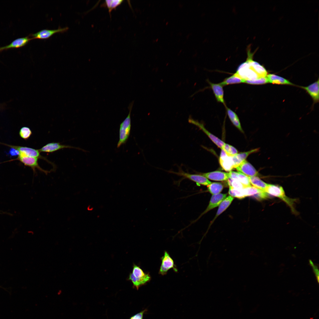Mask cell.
Returning <instances> with one entry per match:
<instances>
[{"instance_id":"cell-1","label":"cell","mask_w":319,"mask_h":319,"mask_svg":"<svg viewBox=\"0 0 319 319\" xmlns=\"http://www.w3.org/2000/svg\"><path fill=\"white\" fill-rule=\"evenodd\" d=\"M250 45L247 48L246 61L238 66L235 73L240 78L246 80H253L266 77L268 72L265 68L253 60L255 51H251Z\"/></svg>"},{"instance_id":"cell-2","label":"cell","mask_w":319,"mask_h":319,"mask_svg":"<svg viewBox=\"0 0 319 319\" xmlns=\"http://www.w3.org/2000/svg\"><path fill=\"white\" fill-rule=\"evenodd\" d=\"M151 279L149 273L145 272L140 267L134 264L132 273L129 275L128 280L131 281L133 287L138 290L141 286L149 282Z\"/></svg>"},{"instance_id":"cell-3","label":"cell","mask_w":319,"mask_h":319,"mask_svg":"<svg viewBox=\"0 0 319 319\" xmlns=\"http://www.w3.org/2000/svg\"><path fill=\"white\" fill-rule=\"evenodd\" d=\"M265 191L270 195L277 197L284 201L291 208V211L296 214L294 206L295 199L290 198L286 196L283 188L278 185L268 184Z\"/></svg>"},{"instance_id":"cell-4","label":"cell","mask_w":319,"mask_h":319,"mask_svg":"<svg viewBox=\"0 0 319 319\" xmlns=\"http://www.w3.org/2000/svg\"><path fill=\"white\" fill-rule=\"evenodd\" d=\"M133 102L129 106V112L127 117L121 123L119 130V140L117 144V147L119 148L125 144L128 139L130 132L131 123V112Z\"/></svg>"},{"instance_id":"cell-5","label":"cell","mask_w":319,"mask_h":319,"mask_svg":"<svg viewBox=\"0 0 319 319\" xmlns=\"http://www.w3.org/2000/svg\"><path fill=\"white\" fill-rule=\"evenodd\" d=\"M160 259L161 263L159 271V274L162 276L165 275L171 269H172L175 272H178L174 261L167 251H164L163 255Z\"/></svg>"},{"instance_id":"cell-6","label":"cell","mask_w":319,"mask_h":319,"mask_svg":"<svg viewBox=\"0 0 319 319\" xmlns=\"http://www.w3.org/2000/svg\"><path fill=\"white\" fill-rule=\"evenodd\" d=\"M168 172L188 179L198 185L207 186L211 183L207 178L201 175L190 174L184 172L180 168L178 172L172 171H168Z\"/></svg>"},{"instance_id":"cell-7","label":"cell","mask_w":319,"mask_h":319,"mask_svg":"<svg viewBox=\"0 0 319 319\" xmlns=\"http://www.w3.org/2000/svg\"><path fill=\"white\" fill-rule=\"evenodd\" d=\"M14 160H18L23 164L25 165L31 167L34 173H36V169L44 172L46 174H47L50 172V171L43 169L40 166L38 163V158L26 156L20 153L17 159L11 160V161Z\"/></svg>"},{"instance_id":"cell-8","label":"cell","mask_w":319,"mask_h":319,"mask_svg":"<svg viewBox=\"0 0 319 319\" xmlns=\"http://www.w3.org/2000/svg\"><path fill=\"white\" fill-rule=\"evenodd\" d=\"M11 148H14L19 151L20 153L23 155L38 159L44 160L50 163L53 164L45 157H43L40 154V152L39 149H36L26 147L10 145L8 144L1 143Z\"/></svg>"},{"instance_id":"cell-9","label":"cell","mask_w":319,"mask_h":319,"mask_svg":"<svg viewBox=\"0 0 319 319\" xmlns=\"http://www.w3.org/2000/svg\"><path fill=\"white\" fill-rule=\"evenodd\" d=\"M68 29V27H66L55 30H42L36 33L32 34L31 35L32 37L31 38L32 40L35 39H46L49 38L55 34L65 32Z\"/></svg>"},{"instance_id":"cell-10","label":"cell","mask_w":319,"mask_h":319,"mask_svg":"<svg viewBox=\"0 0 319 319\" xmlns=\"http://www.w3.org/2000/svg\"><path fill=\"white\" fill-rule=\"evenodd\" d=\"M319 81L318 79L317 81L307 86H299L304 89L310 95L313 99L314 104L319 102Z\"/></svg>"},{"instance_id":"cell-11","label":"cell","mask_w":319,"mask_h":319,"mask_svg":"<svg viewBox=\"0 0 319 319\" xmlns=\"http://www.w3.org/2000/svg\"><path fill=\"white\" fill-rule=\"evenodd\" d=\"M189 122L198 127L201 130L205 133L211 141L219 147L222 149V147L225 144L223 141L217 137L213 135L207 130L204 127V125L198 121L195 120L192 118H189Z\"/></svg>"},{"instance_id":"cell-12","label":"cell","mask_w":319,"mask_h":319,"mask_svg":"<svg viewBox=\"0 0 319 319\" xmlns=\"http://www.w3.org/2000/svg\"><path fill=\"white\" fill-rule=\"evenodd\" d=\"M235 168L239 172L248 176H257L258 175V172L254 167L246 160Z\"/></svg>"},{"instance_id":"cell-13","label":"cell","mask_w":319,"mask_h":319,"mask_svg":"<svg viewBox=\"0 0 319 319\" xmlns=\"http://www.w3.org/2000/svg\"><path fill=\"white\" fill-rule=\"evenodd\" d=\"M65 148L79 149L69 145H63L59 142H51L48 143L39 149L40 152L52 153Z\"/></svg>"},{"instance_id":"cell-14","label":"cell","mask_w":319,"mask_h":319,"mask_svg":"<svg viewBox=\"0 0 319 319\" xmlns=\"http://www.w3.org/2000/svg\"><path fill=\"white\" fill-rule=\"evenodd\" d=\"M32 40L31 38H30L28 36L17 39L13 40L9 44L0 47V52L9 49L18 48L24 46Z\"/></svg>"},{"instance_id":"cell-15","label":"cell","mask_w":319,"mask_h":319,"mask_svg":"<svg viewBox=\"0 0 319 319\" xmlns=\"http://www.w3.org/2000/svg\"><path fill=\"white\" fill-rule=\"evenodd\" d=\"M227 195L226 194L222 193L213 195L208 206L200 216L219 206L221 203L227 197Z\"/></svg>"},{"instance_id":"cell-16","label":"cell","mask_w":319,"mask_h":319,"mask_svg":"<svg viewBox=\"0 0 319 319\" xmlns=\"http://www.w3.org/2000/svg\"><path fill=\"white\" fill-rule=\"evenodd\" d=\"M208 82L210 85L215 95L216 99L218 102L223 103L225 106H226L224 99V92L223 86L219 84L214 83L208 81Z\"/></svg>"},{"instance_id":"cell-17","label":"cell","mask_w":319,"mask_h":319,"mask_svg":"<svg viewBox=\"0 0 319 319\" xmlns=\"http://www.w3.org/2000/svg\"><path fill=\"white\" fill-rule=\"evenodd\" d=\"M219 163L222 167L226 171H230L234 168L232 156H228L222 149L220 157Z\"/></svg>"},{"instance_id":"cell-18","label":"cell","mask_w":319,"mask_h":319,"mask_svg":"<svg viewBox=\"0 0 319 319\" xmlns=\"http://www.w3.org/2000/svg\"><path fill=\"white\" fill-rule=\"evenodd\" d=\"M207 179L215 181H224L229 178V173L220 171H214L203 173L201 175Z\"/></svg>"},{"instance_id":"cell-19","label":"cell","mask_w":319,"mask_h":319,"mask_svg":"<svg viewBox=\"0 0 319 319\" xmlns=\"http://www.w3.org/2000/svg\"><path fill=\"white\" fill-rule=\"evenodd\" d=\"M259 150V148H256L248 151L237 154L232 156V158L234 165V168L239 166L250 154L256 153Z\"/></svg>"},{"instance_id":"cell-20","label":"cell","mask_w":319,"mask_h":319,"mask_svg":"<svg viewBox=\"0 0 319 319\" xmlns=\"http://www.w3.org/2000/svg\"><path fill=\"white\" fill-rule=\"evenodd\" d=\"M229 173L230 178L238 180L245 187L251 185L248 176L239 172L231 171Z\"/></svg>"},{"instance_id":"cell-21","label":"cell","mask_w":319,"mask_h":319,"mask_svg":"<svg viewBox=\"0 0 319 319\" xmlns=\"http://www.w3.org/2000/svg\"><path fill=\"white\" fill-rule=\"evenodd\" d=\"M266 77L268 79L269 83L272 84L280 85H295L289 80L284 77L274 74H268Z\"/></svg>"},{"instance_id":"cell-22","label":"cell","mask_w":319,"mask_h":319,"mask_svg":"<svg viewBox=\"0 0 319 319\" xmlns=\"http://www.w3.org/2000/svg\"><path fill=\"white\" fill-rule=\"evenodd\" d=\"M225 106L228 115L232 123L240 131L243 132L240 120L237 114L226 106Z\"/></svg>"},{"instance_id":"cell-23","label":"cell","mask_w":319,"mask_h":319,"mask_svg":"<svg viewBox=\"0 0 319 319\" xmlns=\"http://www.w3.org/2000/svg\"><path fill=\"white\" fill-rule=\"evenodd\" d=\"M233 197L229 196L226 197L220 204L218 209L215 217L213 220V222L221 214L223 213L230 205L233 200Z\"/></svg>"},{"instance_id":"cell-24","label":"cell","mask_w":319,"mask_h":319,"mask_svg":"<svg viewBox=\"0 0 319 319\" xmlns=\"http://www.w3.org/2000/svg\"><path fill=\"white\" fill-rule=\"evenodd\" d=\"M245 81L235 73L231 76L225 78L219 84L223 86L231 84L245 83Z\"/></svg>"},{"instance_id":"cell-25","label":"cell","mask_w":319,"mask_h":319,"mask_svg":"<svg viewBox=\"0 0 319 319\" xmlns=\"http://www.w3.org/2000/svg\"><path fill=\"white\" fill-rule=\"evenodd\" d=\"M250 182L253 186L265 191L268 184H267L257 176H248Z\"/></svg>"},{"instance_id":"cell-26","label":"cell","mask_w":319,"mask_h":319,"mask_svg":"<svg viewBox=\"0 0 319 319\" xmlns=\"http://www.w3.org/2000/svg\"><path fill=\"white\" fill-rule=\"evenodd\" d=\"M207 186L208 191L212 195L219 193L223 188L222 184L220 183H211Z\"/></svg>"},{"instance_id":"cell-27","label":"cell","mask_w":319,"mask_h":319,"mask_svg":"<svg viewBox=\"0 0 319 319\" xmlns=\"http://www.w3.org/2000/svg\"><path fill=\"white\" fill-rule=\"evenodd\" d=\"M243 190L245 197L253 196L254 197L263 191L251 185L245 187Z\"/></svg>"},{"instance_id":"cell-28","label":"cell","mask_w":319,"mask_h":319,"mask_svg":"<svg viewBox=\"0 0 319 319\" xmlns=\"http://www.w3.org/2000/svg\"><path fill=\"white\" fill-rule=\"evenodd\" d=\"M229 194L230 196L232 197L239 199L243 198L245 197L243 189H238L229 187Z\"/></svg>"},{"instance_id":"cell-29","label":"cell","mask_w":319,"mask_h":319,"mask_svg":"<svg viewBox=\"0 0 319 319\" xmlns=\"http://www.w3.org/2000/svg\"><path fill=\"white\" fill-rule=\"evenodd\" d=\"M123 1L121 0H106L105 4L108 9L110 13L113 9H115L118 6L121 4Z\"/></svg>"},{"instance_id":"cell-30","label":"cell","mask_w":319,"mask_h":319,"mask_svg":"<svg viewBox=\"0 0 319 319\" xmlns=\"http://www.w3.org/2000/svg\"><path fill=\"white\" fill-rule=\"evenodd\" d=\"M222 149L229 156H232L237 154V151L235 148L225 143Z\"/></svg>"},{"instance_id":"cell-31","label":"cell","mask_w":319,"mask_h":319,"mask_svg":"<svg viewBox=\"0 0 319 319\" xmlns=\"http://www.w3.org/2000/svg\"><path fill=\"white\" fill-rule=\"evenodd\" d=\"M19 134L20 136L25 140L28 139L32 134L31 129L28 127H23L20 130Z\"/></svg>"},{"instance_id":"cell-32","label":"cell","mask_w":319,"mask_h":319,"mask_svg":"<svg viewBox=\"0 0 319 319\" xmlns=\"http://www.w3.org/2000/svg\"><path fill=\"white\" fill-rule=\"evenodd\" d=\"M227 180L229 187L238 189H242L245 187L241 183L237 180L232 179L230 178Z\"/></svg>"},{"instance_id":"cell-33","label":"cell","mask_w":319,"mask_h":319,"mask_svg":"<svg viewBox=\"0 0 319 319\" xmlns=\"http://www.w3.org/2000/svg\"><path fill=\"white\" fill-rule=\"evenodd\" d=\"M245 83L253 85H261L269 83V82L266 77L253 80H246Z\"/></svg>"},{"instance_id":"cell-34","label":"cell","mask_w":319,"mask_h":319,"mask_svg":"<svg viewBox=\"0 0 319 319\" xmlns=\"http://www.w3.org/2000/svg\"><path fill=\"white\" fill-rule=\"evenodd\" d=\"M20 154L19 152L17 150L13 148H11L8 154L11 157L19 156Z\"/></svg>"},{"instance_id":"cell-35","label":"cell","mask_w":319,"mask_h":319,"mask_svg":"<svg viewBox=\"0 0 319 319\" xmlns=\"http://www.w3.org/2000/svg\"><path fill=\"white\" fill-rule=\"evenodd\" d=\"M146 311L144 310L132 316L130 319H143V314Z\"/></svg>"},{"instance_id":"cell-36","label":"cell","mask_w":319,"mask_h":319,"mask_svg":"<svg viewBox=\"0 0 319 319\" xmlns=\"http://www.w3.org/2000/svg\"><path fill=\"white\" fill-rule=\"evenodd\" d=\"M312 268L313 272L316 276L317 281L318 283L319 281V271L318 268L317 266L316 265H314Z\"/></svg>"},{"instance_id":"cell-37","label":"cell","mask_w":319,"mask_h":319,"mask_svg":"<svg viewBox=\"0 0 319 319\" xmlns=\"http://www.w3.org/2000/svg\"><path fill=\"white\" fill-rule=\"evenodd\" d=\"M309 263L310 265L312 267H313V266H314V264L313 262L311 260H310V259L309 260Z\"/></svg>"}]
</instances>
